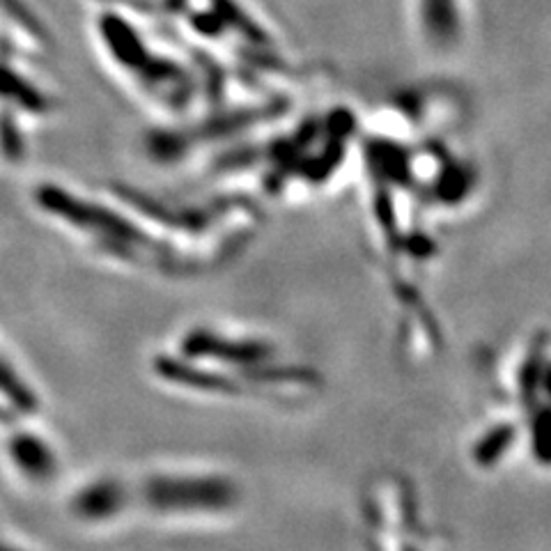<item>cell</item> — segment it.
Returning <instances> with one entry per match:
<instances>
[{"label":"cell","mask_w":551,"mask_h":551,"mask_svg":"<svg viewBox=\"0 0 551 551\" xmlns=\"http://www.w3.org/2000/svg\"><path fill=\"white\" fill-rule=\"evenodd\" d=\"M421 23L425 40L434 49H450L460 35V19H457L455 0H421Z\"/></svg>","instance_id":"6da1fadb"}]
</instances>
